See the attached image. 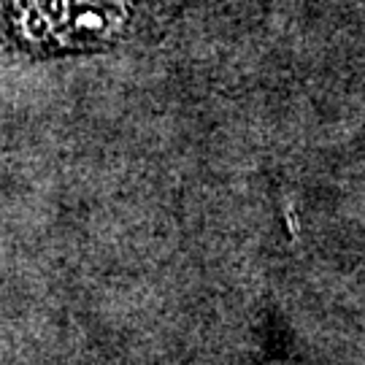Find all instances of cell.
<instances>
[{"label": "cell", "mask_w": 365, "mask_h": 365, "mask_svg": "<svg viewBox=\"0 0 365 365\" xmlns=\"http://www.w3.org/2000/svg\"><path fill=\"white\" fill-rule=\"evenodd\" d=\"M141 19V0H11L6 33L33 52L106 49L130 38Z\"/></svg>", "instance_id": "6da1fadb"}]
</instances>
